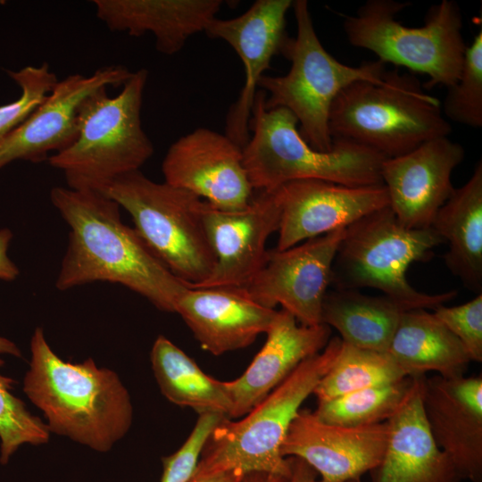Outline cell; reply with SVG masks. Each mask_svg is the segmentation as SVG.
I'll list each match as a JSON object with an SVG mask.
<instances>
[{"instance_id":"6da1fadb","label":"cell","mask_w":482,"mask_h":482,"mask_svg":"<svg viewBox=\"0 0 482 482\" xmlns=\"http://www.w3.org/2000/svg\"><path fill=\"white\" fill-rule=\"evenodd\" d=\"M52 204L70 228L55 287L60 291L98 281L120 284L161 311L175 312L187 286L121 220L104 193L54 187Z\"/></svg>"},{"instance_id":"7a4b0ae2","label":"cell","mask_w":482,"mask_h":482,"mask_svg":"<svg viewBox=\"0 0 482 482\" xmlns=\"http://www.w3.org/2000/svg\"><path fill=\"white\" fill-rule=\"evenodd\" d=\"M23 392L46 420L51 432L99 453H106L129 430V394L112 370L92 358L79 363L61 359L36 328Z\"/></svg>"},{"instance_id":"3957f363","label":"cell","mask_w":482,"mask_h":482,"mask_svg":"<svg viewBox=\"0 0 482 482\" xmlns=\"http://www.w3.org/2000/svg\"><path fill=\"white\" fill-rule=\"evenodd\" d=\"M266 92L255 93L249 120L250 138L243 162L253 190L274 191L301 179H319L348 187L382 185L381 154L360 144L334 138L332 149L312 148L297 130L287 109H266Z\"/></svg>"},{"instance_id":"277c9868","label":"cell","mask_w":482,"mask_h":482,"mask_svg":"<svg viewBox=\"0 0 482 482\" xmlns=\"http://www.w3.org/2000/svg\"><path fill=\"white\" fill-rule=\"evenodd\" d=\"M147 78V70L139 69L115 96L101 87L82 101L73 142L47 160L62 171L68 187L103 192L115 179L140 170L153 155L141 121Z\"/></svg>"},{"instance_id":"5b68a950","label":"cell","mask_w":482,"mask_h":482,"mask_svg":"<svg viewBox=\"0 0 482 482\" xmlns=\"http://www.w3.org/2000/svg\"><path fill=\"white\" fill-rule=\"evenodd\" d=\"M341 344L339 337L330 338L242 420L224 418L207 440L191 478L229 470L287 478L290 467L281 454L283 442L301 405L333 365Z\"/></svg>"},{"instance_id":"8992f818","label":"cell","mask_w":482,"mask_h":482,"mask_svg":"<svg viewBox=\"0 0 482 482\" xmlns=\"http://www.w3.org/2000/svg\"><path fill=\"white\" fill-rule=\"evenodd\" d=\"M334 138L367 146L386 158L405 154L452 132L439 100L413 75L386 71L381 80H358L335 98L328 118Z\"/></svg>"},{"instance_id":"52a82bcc","label":"cell","mask_w":482,"mask_h":482,"mask_svg":"<svg viewBox=\"0 0 482 482\" xmlns=\"http://www.w3.org/2000/svg\"><path fill=\"white\" fill-rule=\"evenodd\" d=\"M442 243L432 227L407 229L389 206L375 211L346 227L334 259L331 285L334 289L377 288L406 311L434 310L457 292H420L406 273L411 263L429 261Z\"/></svg>"},{"instance_id":"ba28073f","label":"cell","mask_w":482,"mask_h":482,"mask_svg":"<svg viewBox=\"0 0 482 482\" xmlns=\"http://www.w3.org/2000/svg\"><path fill=\"white\" fill-rule=\"evenodd\" d=\"M410 3L368 0L354 15H343L348 42L373 52L383 63L429 77L426 89L452 86L460 77L466 45L458 4L442 0L428 10L421 27L405 26L396 15Z\"/></svg>"},{"instance_id":"9c48e42d","label":"cell","mask_w":482,"mask_h":482,"mask_svg":"<svg viewBox=\"0 0 482 482\" xmlns=\"http://www.w3.org/2000/svg\"><path fill=\"white\" fill-rule=\"evenodd\" d=\"M292 7L297 33L282 52L291 62L290 70L283 76L263 75L258 88L266 92V109L290 111L300 124L302 137L312 148L328 152L333 145L328 118L335 98L353 82L381 80L386 64L378 60L358 67L340 62L320 41L308 2L295 0Z\"/></svg>"},{"instance_id":"30bf717a","label":"cell","mask_w":482,"mask_h":482,"mask_svg":"<svg viewBox=\"0 0 482 482\" xmlns=\"http://www.w3.org/2000/svg\"><path fill=\"white\" fill-rule=\"evenodd\" d=\"M103 193L129 213L143 241L187 287L209 278L216 258L204 221L205 201L140 170L115 179Z\"/></svg>"},{"instance_id":"8fae6325","label":"cell","mask_w":482,"mask_h":482,"mask_svg":"<svg viewBox=\"0 0 482 482\" xmlns=\"http://www.w3.org/2000/svg\"><path fill=\"white\" fill-rule=\"evenodd\" d=\"M346 228L308 239L286 250L272 249L262 268L243 288L258 304H277L300 325L321 324L322 304L332 266Z\"/></svg>"},{"instance_id":"7c38bea8","label":"cell","mask_w":482,"mask_h":482,"mask_svg":"<svg viewBox=\"0 0 482 482\" xmlns=\"http://www.w3.org/2000/svg\"><path fill=\"white\" fill-rule=\"evenodd\" d=\"M242 147L225 134L198 128L181 137L162 161L164 181L222 211H241L253 197Z\"/></svg>"},{"instance_id":"4fadbf2b","label":"cell","mask_w":482,"mask_h":482,"mask_svg":"<svg viewBox=\"0 0 482 482\" xmlns=\"http://www.w3.org/2000/svg\"><path fill=\"white\" fill-rule=\"evenodd\" d=\"M292 4V0H257L237 17H216L204 31L211 38L227 42L244 64L245 83L225 125V135L242 148L250 138L249 120L258 82L290 38L286 27Z\"/></svg>"},{"instance_id":"5bb4252c","label":"cell","mask_w":482,"mask_h":482,"mask_svg":"<svg viewBox=\"0 0 482 482\" xmlns=\"http://www.w3.org/2000/svg\"><path fill=\"white\" fill-rule=\"evenodd\" d=\"M132 72L121 65L97 69L89 76L71 74L58 80L47 96L0 142V170L16 160L41 162L68 147L77 133L82 101L101 87H122Z\"/></svg>"},{"instance_id":"9a60e30c","label":"cell","mask_w":482,"mask_h":482,"mask_svg":"<svg viewBox=\"0 0 482 482\" xmlns=\"http://www.w3.org/2000/svg\"><path fill=\"white\" fill-rule=\"evenodd\" d=\"M389 435L387 421L361 427L328 424L300 410L281 446L283 457H298L320 475L317 482L361 480L381 462Z\"/></svg>"},{"instance_id":"2e32d148","label":"cell","mask_w":482,"mask_h":482,"mask_svg":"<svg viewBox=\"0 0 482 482\" xmlns=\"http://www.w3.org/2000/svg\"><path fill=\"white\" fill-rule=\"evenodd\" d=\"M257 192L241 211H222L205 202L204 221L216 263L206 280L188 287H244L262 268L266 242L278 230L281 210L275 191Z\"/></svg>"},{"instance_id":"e0dca14e","label":"cell","mask_w":482,"mask_h":482,"mask_svg":"<svg viewBox=\"0 0 482 482\" xmlns=\"http://www.w3.org/2000/svg\"><path fill=\"white\" fill-rule=\"evenodd\" d=\"M281 217L277 250L346 228L389 206L382 185L348 187L319 179L287 182L276 190Z\"/></svg>"},{"instance_id":"ac0fdd59","label":"cell","mask_w":482,"mask_h":482,"mask_svg":"<svg viewBox=\"0 0 482 482\" xmlns=\"http://www.w3.org/2000/svg\"><path fill=\"white\" fill-rule=\"evenodd\" d=\"M464 156L461 145L440 137L382 162V183L400 224L411 229L431 227L454 190L452 173Z\"/></svg>"},{"instance_id":"d6986e66","label":"cell","mask_w":482,"mask_h":482,"mask_svg":"<svg viewBox=\"0 0 482 482\" xmlns=\"http://www.w3.org/2000/svg\"><path fill=\"white\" fill-rule=\"evenodd\" d=\"M422 406L433 439L462 480L482 482L481 376H423Z\"/></svg>"},{"instance_id":"ffe728a7","label":"cell","mask_w":482,"mask_h":482,"mask_svg":"<svg viewBox=\"0 0 482 482\" xmlns=\"http://www.w3.org/2000/svg\"><path fill=\"white\" fill-rule=\"evenodd\" d=\"M277 312L255 303L243 288L229 287H187L175 308L202 348L213 355L252 345L266 334Z\"/></svg>"},{"instance_id":"44dd1931","label":"cell","mask_w":482,"mask_h":482,"mask_svg":"<svg viewBox=\"0 0 482 482\" xmlns=\"http://www.w3.org/2000/svg\"><path fill=\"white\" fill-rule=\"evenodd\" d=\"M330 334L331 328L323 323L300 325L287 311H278L263 346L245 371L234 380L224 381L232 404L230 419L245 416L301 362L321 352Z\"/></svg>"},{"instance_id":"7402d4cb","label":"cell","mask_w":482,"mask_h":482,"mask_svg":"<svg viewBox=\"0 0 482 482\" xmlns=\"http://www.w3.org/2000/svg\"><path fill=\"white\" fill-rule=\"evenodd\" d=\"M422 377H413L404 401L387 420L389 435L372 482H461L451 458L433 439L422 406Z\"/></svg>"},{"instance_id":"603a6c76","label":"cell","mask_w":482,"mask_h":482,"mask_svg":"<svg viewBox=\"0 0 482 482\" xmlns=\"http://www.w3.org/2000/svg\"><path fill=\"white\" fill-rule=\"evenodd\" d=\"M97 18L112 31L151 33L161 54L179 53L193 35L205 31L221 0H94Z\"/></svg>"},{"instance_id":"cb8c5ba5","label":"cell","mask_w":482,"mask_h":482,"mask_svg":"<svg viewBox=\"0 0 482 482\" xmlns=\"http://www.w3.org/2000/svg\"><path fill=\"white\" fill-rule=\"evenodd\" d=\"M431 227L448 251L444 256L449 270L477 295L482 294V162L469 180L454 188L437 212Z\"/></svg>"},{"instance_id":"d4e9b609","label":"cell","mask_w":482,"mask_h":482,"mask_svg":"<svg viewBox=\"0 0 482 482\" xmlns=\"http://www.w3.org/2000/svg\"><path fill=\"white\" fill-rule=\"evenodd\" d=\"M387 353L407 377H463L471 362L458 338L426 309L405 311Z\"/></svg>"},{"instance_id":"484cf974","label":"cell","mask_w":482,"mask_h":482,"mask_svg":"<svg viewBox=\"0 0 482 482\" xmlns=\"http://www.w3.org/2000/svg\"><path fill=\"white\" fill-rule=\"evenodd\" d=\"M405 311L384 295L373 296L357 289H334L325 295L321 323L336 328L348 345L387 352Z\"/></svg>"},{"instance_id":"4316f807","label":"cell","mask_w":482,"mask_h":482,"mask_svg":"<svg viewBox=\"0 0 482 482\" xmlns=\"http://www.w3.org/2000/svg\"><path fill=\"white\" fill-rule=\"evenodd\" d=\"M150 360L162 395L199 415L219 413L230 419L232 404L224 381L205 374L196 362L164 336L155 339Z\"/></svg>"},{"instance_id":"83f0119b","label":"cell","mask_w":482,"mask_h":482,"mask_svg":"<svg viewBox=\"0 0 482 482\" xmlns=\"http://www.w3.org/2000/svg\"><path fill=\"white\" fill-rule=\"evenodd\" d=\"M407 378L387 352L353 346L342 341L337 356L313 390L318 402Z\"/></svg>"},{"instance_id":"f1b7e54d","label":"cell","mask_w":482,"mask_h":482,"mask_svg":"<svg viewBox=\"0 0 482 482\" xmlns=\"http://www.w3.org/2000/svg\"><path fill=\"white\" fill-rule=\"evenodd\" d=\"M413 382V377L371 386L318 402L313 411L321 421L345 427H361L387 421L398 410Z\"/></svg>"},{"instance_id":"f546056e","label":"cell","mask_w":482,"mask_h":482,"mask_svg":"<svg viewBox=\"0 0 482 482\" xmlns=\"http://www.w3.org/2000/svg\"><path fill=\"white\" fill-rule=\"evenodd\" d=\"M4 362L0 358V369ZM14 381L0 373V463H8L25 444H46L50 431L45 422L33 415L25 403L12 394Z\"/></svg>"},{"instance_id":"4dcf8cb0","label":"cell","mask_w":482,"mask_h":482,"mask_svg":"<svg viewBox=\"0 0 482 482\" xmlns=\"http://www.w3.org/2000/svg\"><path fill=\"white\" fill-rule=\"evenodd\" d=\"M441 105L445 118L474 129L482 127V29L467 46L458 79L447 87Z\"/></svg>"},{"instance_id":"1f68e13d","label":"cell","mask_w":482,"mask_h":482,"mask_svg":"<svg viewBox=\"0 0 482 482\" xmlns=\"http://www.w3.org/2000/svg\"><path fill=\"white\" fill-rule=\"evenodd\" d=\"M8 73L21 87V95L16 101L0 106V142L42 103L58 81L46 62Z\"/></svg>"},{"instance_id":"d6a6232c","label":"cell","mask_w":482,"mask_h":482,"mask_svg":"<svg viewBox=\"0 0 482 482\" xmlns=\"http://www.w3.org/2000/svg\"><path fill=\"white\" fill-rule=\"evenodd\" d=\"M224 418L227 417L219 413L199 415L184 444L174 453L162 459L163 470L161 482H189L207 440Z\"/></svg>"},{"instance_id":"836d02e7","label":"cell","mask_w":482,"mask_h":482,"mask_svg":"<svg viewBox=\"0 0 482 482\" xmlns=\"http://www.w3.org/2000/svg\"><path fill=\"white\" fill-rule=\"evenodd\" d=\"M434 315L458 338L470 361L482 362V294L456 306L444 304Z\"/></svg>"},{"instance_id":"e575fe53","label":"cell","mask_w":482,"mask_h":482,"mask_svg":"<svg viewBox=\"0 0 482 482\" xmlns=\"http://www.w3.org/2000/svg\"><path fill=\"white\" fill-rule=\"evenodd\" d=\"M12 238L9 229H0V279L14 280L19 276V269L8 257L7 251Z\"/></svg>"},{"instance_id":"d590c367","label":"cell","mask_w":482,"mask_h":482,"mask_svg":"<svg viewBox=\"0 0 482 482\" xmlns=\"http://www.w3.org/2000/svg\"><path fill=\"white\" fill-rule=\"evenodd\" d=\"M289 461V475L282 482H317V472L303 460L298 457H287ZM349 482H362L351 480Z\"/></svg>"},{"instance_id":"8d00e7d4","label":"cell","mask_w":482,"mask_h":482,"mask_svg":"<svg viewBox=\"0 0 482 482\" xmlns=\"http://www.w3.org/2000/svg\"><path fill=\"white\" fill-rule=\"evenodd\" d=\"M244 475L237 470H229L197 478H190L189 482H239Z\"/></svg>"},{"instance_id":"74e56055","label":"cell","mask_w":482,"mask_h":482,"mask_svg":"<svg viewBox=\"0 0 482 482\" xmlns=\"http://www.w3.org/2000/svg\"><path fill=\"white\" fill-rule=\"evenodd\" d=\"M285 478L265 472H250L245 474L239 482H282Z\"/></svg>"},{"instance_id":"f35d334b","label":"cell","mask_w":482,"mask_h":482,"mask_svg":"<svg viewBox=\"0 0 482 482\" xmlns=\"http://www.w3.org/2000/svg\"><path fill=\"white\" fill-rule=\"evenodd\" d=\"M0 353L21 357L20 348L11 340L0 336Z\"/></svg>"}]
</instances>
